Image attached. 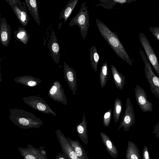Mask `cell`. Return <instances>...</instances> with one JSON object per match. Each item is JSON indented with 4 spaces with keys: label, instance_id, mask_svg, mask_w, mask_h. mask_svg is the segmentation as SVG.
<instances>
[{
    "label": "cell",
    "instance_id": "cell-1",
    "mask_svg": "<svg viewBox=\"0 0 159 159\" xmlns=\"http://www.w3.org/2000/svg\"><path fill=\"white\" fill-rule=\"evenodd\" d=\"M95 20L101 35L116 55L129 65L132 66V61L119 39L117 34L111 30L99 19L96 18Z\"/></svg>",
    "mask_w": 159,
    "mask_h": 159
},
{
    "label": "cell",
    "instance_id": "cell-2",
    "mask_svg": "<svg viewBox=\"0 0 159 159\" xmlns=\"http://www.w3.org/2000/svg\"><path fill=\"white\" fill-rule=\"evenodd\" d=\"M9 119L12 122L19 127L23 129H38L43 123L33 113L23 110L10 109Z\"/></svg>",
    "mask_w": 159,
    "mask_h": 159
},
{
    "label": "cell",
    "instance_id": "cell-3",
    "mask_svg": "<svg viewBox=\"0 0 159 159\" xmlns=\"http://www.w3.org/2000/svg\"><path fill=\"white\" fill-rule=\"evenodd\" d=\"M76 25L79 27L80 33L84 40L89 25V13L85 2L82 3L79 11L70 21L69 26L72 27Z\"/></svg>",
    "mask_w": 159,
    "mask_h": 159
},
{
    "label": "cell",
    "instance_id": "cell-4",
    "mask_svg": "<svg viewBox=\"0 0 159 159\" xmlns=\"http://www.w3.org/2000/svg\"><path fill=\"white\" fill-rule=\"evenodd\" d=\"M141 56L144 63V72L149 84L151 92L159 100V77L153 70V68L147 57L140 49Z\"/></svg>",
    "mask_w": 159,
    "mask_h": 159
},
{
    "label": "cell",
    "instance_id": "cell-5",
    "mask_svg": "<svg viewBox=\"0 0 159 159\" xmlns=\"http://www.w3.org/2000/svg\"><path fill=\"white\" fill-rule=\"evenodd\" d=\"M139 40L147 55V58L159 77V61L147 36L143 33L139 34Z\"/></svg>",
    "mask_w": 159,
    "mask_h": 159
},
{
    "label": "cell",
    "instance_id": "cell-6",
    "mask_svg": "<svg viewBox=\"0 0 159 159\" xmlns=\"http://www.w3.org/2000/svg\"><path fill=\"white\" fill-rule=\"evenodd\" d=\"M24 102L32 108L46 114H51L56 117L54 112L42 98L36 96H30L22 98Z\"/></svg>",
    "mask_w": 159,
    "mask_h": 159
},
{
    "label": "cell",
    "instance_id": "cell-7",
    "mask_svg": "<svg viewBox=\"0 0 159 159\" xmlns=\"http://www.w3.org/2000/svg\"><path fill=\"white\" fill-rule=\"evenodd\" d=\"M126 108L122 120L118 127V131L122 127L125 131H128L135 122V114L130 98L126 99Z\"/></svg>",
    "mask_w": 159,
    "mask_h": 159
},
{
    "label": "cell",
    "instance_id": "cell-8",
    "mask_svg": "<svg viewBox=\"0 0 159 159\" xmlns=\"http://www.w3.org/2000/svg\"><path fill=\"white\" fill-rule=\"evenodd\" d=\"M11 6L17 18L23 27L26 26L30 18L28 14L25 3L22 2V4L19 6L18 4V0H6Z\"/></svg>",
    "mask_w": 159,
    "mask_h": 159
},
{
    "label": "cell",
    "instance_id": "cell-9",
    "mask_svg": "<svg viewBox=\"0 0 159 159\" xmlns=\"http://www.w3.org/2000/svg\"><path fill=\"white\" fill-rule=\"evenodd\" d=\"M135 97L137 103L143 112H152L153 104L147 99L144 90L139 85H137L135 88Z\"/></svg>",
    "mask_w": 159,
    "mask_h": 159
},
{
    "label": "cell",
    "instance_id": "cell-10",
    "mask_svg": "<svg viewBox=\"0 0 159 159\" xmlns=\"http://www.w3.org/2000/svg\"><path fill=\"white\" fill-rule=\"evenodd\" d=\"M48 95L50 98L53 100L67 105V98L64 93V90L59 81L56 80L54 82L48 92Z\"/></svg>",
    "mask_w": 159,
    "mask_h": 159
},
{
    "label": "cell",
    "instance_id": "cell-11",
    "mask_svg": "<svg viewBox=\"0 0 159 159\" xmlns=\"http://www.w3.org/2000/svg\"><path fill=\"white\" fill-rule=\"evenodd\" d=\"M55 133L62 152L66 154L70 159H80L77 156L62 131L57 129L56 130Z\"/></svg>",
    "mask_w": 159,
    "mask_h": 159
},
{
    "label": "cell",
    "instance_id": "cell-12",
    "mask_svg": "<svg viewBox=\"0 0 159 159\" xmlns=\"http://www.w3.org/2000/svg\"><path fill=\"white\" fill-rule=\"evenodd\" d=\"M64 73L65 79L70 89L72 91L73 94L75 95L77 90V78L76 71L74 69L70 67L64 61Z\"/></svg>",
    "mask_w": 159,
    "mask_h": 159
},
{
    "label": "cell",
    "instance_id": "cell-13",
    "mask_svg": "<svg viewBox=\"0 0 159 159\" xmlns=\"http://www.w3.org/2000/svg\"><path fill=\"white\" fill-rule=\"evenodd\" d=\"M18 150L24 159H46L40 153L39 148L31 144H27L25 148H18Z\"/></svg>",
    "mask_w": 159,
    "mask_h": 159
},
{
    "label": "cell",
    "instance_id": "cell-14",
    "mask_svg": "<svg viewBox=\"0 0 159 159\" xmlns=\"http://www.w3.org/2000/svg\"><path fill=\"white\" fill-rule=\"evenodd\" d=\"M11 30L5 17L1 18L0 21V41L4 46L7 47L11 40Z\"/></svg>",
    "mask_w": 159,
    "mask_h": 159
},
{
    "label": "cell",
    "instance_id": "cell-15",
    "mask_svg": "<svg viewBox=\"0 0 159 159\" xmlns=\"http://www.w3.org/2000/svg\"><path fill=\"white\" fill-rule=\"evenodd\" d=\"M48 47L52 58L56 64H58L60 61V48L54 30L52 32L50 39L48 43Z\"/></svg>",
    "mask_w": 159,
    "mask_h": 159
},
{
    "label": "cell",
    "instance_id": "cell-16",
    "mask_svg": "<svg viewBox=\"0 0 159 159\" xmlns=\"http://www.w3.org/2000/svg\"><path fill=\"white\" fill-rule=\"evenodd\" d=\"M100 135L102 143L108 154L113 158H117L118 152L113 141L104 133L100 132Z\"/></svg>",
    "mask_w": 159,
    "mask_h": 159
},
{
    "label": "cell",
    "instance_id": "cell-17",
    "mask_svg": "<svg viewBox=\"0 0 159 159\" xmlns=\"http://www.w3.org/2000/svg\"><path fill=\"white\" fill-rule=\"evenodd\" d=\"M84 113L82 121L81 123L76 125V130L82 142L85 145H87L89 141L87 131V123L85 115V112L84 111Z\"/></svg>",
    "mask_w": 159,
    "mask_h": 159
},
{
    "label": "cell",
    "instance_id": "cell-18",
    "mask_svg": "<svg viewBox=\"0 0 159 159\" xmlns=\"http://www.w3.org/2000/svg\"><path fill=\"white\" fill-rule=\"evenodd\" d=\"M16 83L29 87H34L40 83L42 80L34 76L25 75L17 77L14 79Z\"/></svg>",
    "mask_w": 159,
    "mask_h": 159
},
{
    "label": "cell",
    "instance_id": "cell-19",
    "mask_svg": "<svg viewBox=\"0 0 159 159\" xmlns=\"http://www.w3.org/2000/svg\"><path fill=\"white\" fill-rule=\"evenodd\" d=\"M111 68L113 79L116 86L118 89L122 90L124 86L126 84L125 76L119 72L114 65H111Z\"/></svg>",
    "mask_w": 159,
    "mask_h": 159
},
{
    "label": "cell",
    "instance_id": "cell-20",
    "mask_svg": "<svg viewBox=\"0 0 159 159\" xmlns=\"http://www.w3.org/2000/svg\"><path fill=\"white\" fill-rule=\"evenodd\" d=\"M125 157L126 159H142L139 148L132 141L127 142Z\"/></svg>",
    "mask_w": 159,
    "mask_h": 159
},
{
    "label": "cell",
    "instance_id": "cell-21",
    "mask_svg": "<svg viewBox=\"0 0 159 159\" xmlns=\"http://www.w3.org/2000/svg\"><path fill=\"white\" fill-rule=\"evenodd\" d=\"M25 3L27 7L28 11L32 16L34 20L39 25L41 21L38 11L37 1L36 0H25Z\"/></svg>",
    "mask_w": 159,
    "mask_h": 159
},
{
    "label": "cell",
    "instance_id": "cell-22",
    "mask_svg": "<svg viewBox=\"0 0 159 159\" xmlns=\"http://www.w3.org/2000/svg\"><path fill=\"white\" fill-rule=\"evenodd\" d=\"M66 139L77 156L80 159H89L83 147L77 139L75 141L68 137L66 138Z\"/></svg>",
    "mask_w": 159,
    "mask_h": 159
},
{
    "label": "cell",
    "instance_id": "cell-23",
    "mask_svg": "<svg viewBox=\"0 0 159 159\" xmlns=\"http://www.w3.org/2000/svg\"><path fill=\"white\" fill-rule=\"evenodd\" d=\"M79 1V0H69L61 12L59 19H64V22H65L70 15Z\"/></svg>",
    "mask_w": 159,
    "mask_h": 159
},
{
    "label": "cell",
    "instance_id": "cell-24",
    "mask_svg": "<svg viewBox=\"0 0 159 159\" xmlns=\"http://www.w3.org/2000/svg\"><path fill=\"white\" fill-rule=\"evenodd\" d=\"M137 0H99L100 3L96 5V6H102L107 9H113L115 6L118 4H123L129 3Z\"/></svg>",
    "mask_w": 159,
    "mask_h": 159
},
{
    "label": "cell",
    "instance_id": "cell-25",
    "mask_svg": "<svg viewBox=\"0 0 159 159\" xmlns=\"http://www.w3.org/2000/svg\"><path fill=\"white\" fill-rule=\"evenodd\" d=\"M15 39L19 42L26 45L28 43L29 38V34L24 27L20 26L14 31Z\"/></svg>",
    "mask_w": 159,
    "mask_h": 159
},
{
    "label": "cell",
    "instance_id": "cell-26",
    "mask_svg": "<svg viewBox=\"0 0 159 159\" xmlns=\"http://www.w3.org/2000/svg\"><path fill=\"white\" fill-rule=\"evenodd\" d=\"M109 70L107 63L105 61L102 64L99 73V77L101 86L103 88L108 80Z\"/></svg>",
    "mask_w": 159,
    "mask_h": 159
},
{
    "label": "cell",
    "instance_id": "cell-27",
    "mask_svg": "<svg viewBox=\"0 0 159 159\" xmlns=\"http://www.w3.org/2000/svg\"><path fill=\"white\" fill-rule=\"evenodd\" d=\"M90 58L91 66L94 71L96 72L98 63L100 58L96 47L94 45L90 48Z\"/></svg>",
    "mask_w": 159,
    "mask_h": 159
},
{
    "label": "cell",
    "instance_id": "cell-28",
    "mask_svg": "<svg viewBox=\"0 0 159 159\" xmlns=\"http://www.w3.org/2000/svg\"><path fill=\"white\" fill-rule=\"evenodd\" d=\"M122 109L121 100L118 98H116L114 102L113 112L114 120L115 123L119 121Z\"/></svg>",
    "mask_w": 159,
    "mask_h": 159
},
{
    "label": "cell",
    "instance_id": "cell-29",
    "mask_svg": "<svg viewBox=\"0 0 159 159\" xmlns=\"http://www.w3.org/2000/svg\"><path fill=\"white\" fill-rule=\"evenodd\" d=\"M112 111L109 109L104 115L103 117V125L105 127H108L110 123Z\"/></svg>",
    "mask_w": 159,
    "mask_h": 159
},
{
    "label": "cell",
    "instance_id": "cell-30",
    "mask_svg": "<svg viewBox=\"0 0 159 159\" xmlns=\"http://www.w3.org/2000/svg\"><path fill=\"white\" fill-rule=\"evenodd\" d=\"M149 29L157 39L159 41V27H150Z\"/></svg>",
    "mask_w": 159,
    "mask_h": 159
},
{
    "label": "cell",
    "instance_id": "cell-31",
    "mask_svg": "<svg viewBox=\"0 0 159 159\" xmlns=\"http://www.w3.org/2000/svg\"><path fill=\"white\" fill-rule=\"evenodd\" d=\"M142 159H150L148 147L145 145L143 146V148Z\"/></svg>",
    "mask_w": 159,
    "mask_h": 159
},
{
    "label": "cell",
    "instance_id": "cell-32",
    "mask_svg": "<svg viewBox=\"0 0 159 159\" xmlns=\"http://www.w3.org/2000/svg\"><path fill=\"white\" fill-rule=\"evenodd\" d=\"M55 159H70L64 153L58 152L56 156Z\"/></svg>",
    "mask_w": 159,
    "mask_h": 159
},
{
    "label": "cell",
    "instance_id": "cell-33",
    "mask_svg": "<svg viewBox=\"0 0 159 159\" xmlns=\"http://www.w3.org/2000/svg\"><path fill=\"white\" fill-rule=\"evenodd\" d=\"M153 133L155 134L156 137L159 139V122H157V124L155 125Z\"/></svg>",
    "mask_w": 159,
    "mask_h": 159
},
{
    "label": "cell",
    "instance_id": "cell-34",
    "mask_svg": "<svg viewBox=\"0 0 159 159\" xmlns=\"http://www.w3.org/2000/svg\"><path fill=\"white\" fill-rule=\"evenodd\" d=\"M44 147H45L43 146H40L39 147V148L41 154L43 157H44L46 159H48V158H47V155H46V151L44 149Z\"/></svg>",
    "mask_w": 159,
    "mask_h": 159
},
{
    "label": "cell",
    "instance_id": "cell-35",
    "mask_svg": "<svg viewBox=\"0 0 159 159\" xmlns=\"http://www.w3.org/2000/svg\"><path fill=\"white\" fill-rule=\"evenodd\" d=\"M158 13H159V11H158Z\"/></svg>",
    "mask_w": 159,
    "mask_h": 159
}]
</instances>
